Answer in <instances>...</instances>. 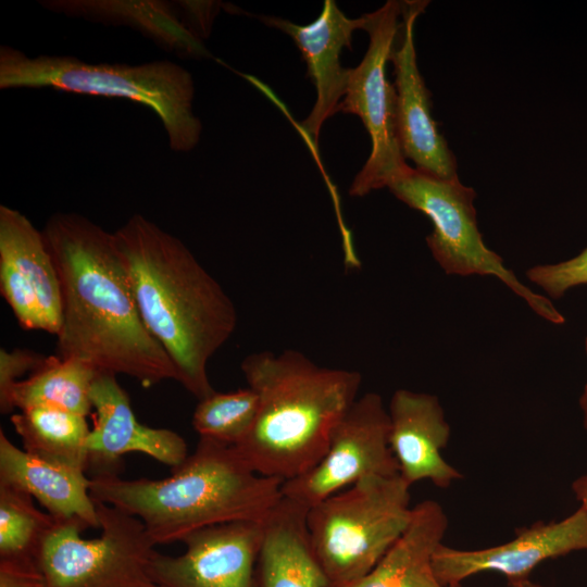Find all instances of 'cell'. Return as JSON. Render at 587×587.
Masks as SVG:
<instances>
[{
	"label": "cell",
	"instance_id": "1",
	"mask_svg": "<svg viewBox=\"0 0 587 587\" xmlns=\"http://www.w3.org/2000/svg\"><path fill=\"white\" fill-rule=\"evenodd\" d=\"M58 271L62 321L55 355L143 387L177 382L176 369L138 310L113 233L77 213H55L41 230Z\"/></svg>",
	"mask_w": 587,
	"mask_h": 587
},
{
	"label": "cell",
	"instance_id": "2",
	"mask_svg": "<svg viewBox=\"0 0 587 587\" xmlns=\"http://www.w3.org/2000/svg\"><path fill=\"white\" fill-rule=\"evenodd\" d=\"M113 235L140 315L177 382L198 400L212 395L208 363L236 329L233 300L180 239L141 214Z\"/></svg>",
	"mask_w": 587,
	"mask_h": 587
},
{
	"label": "cell",
	"instance_id": "3",
	"mask_svg": "<svg viewBox=\"0 0 587 587\" xmlns=\"http://www.w3.org/2000/svg\"><path fill=\"white\" fill-rule=\"evenodd\" d=\"M240 369L259 408L236 448L261 475L286 482L304 474L358 399L361 373L320 366L294 349L248 354Z\"/></svg>",
	"mask_w": 587,
	"mask_h": 587
},
{
	"label": "cell",
	"instance_id": "4",
	"mask_svg": "<svg viewBox=\"0 0 587 587\" xmlns=\"http://www.w3.org/2000/svg\"><path fill=\"white\" fill-rule=\"evenodd\" d=\"M284 482L255 472L235 446L199 438L170 476L91 477L95 501L139 519L153 542H182L191 533L230 522H263L283 498Z\"/></svg>",
	"mask_w": 587,
	"mask_h": 587
},
{
	"label": "cell",
	"instance_id": "5",
	"mask_svg": "<svg viewBox=\"0 0 587 587\" xmlns=\"http://www.w3.org/2000/svg\"><path fill=\"white\" fill-rule=\"evenodd\" d=\"M43 87L138 102L159 116L173 151L188 152L199 142L202 125L192 112L193 80L174 62L87 63L72 55L28 57L16 48H0L1 89Z\"/></svg>",
	"mask_w": 587,
	"mask_h": 587
},
{
	"label": "cell",
	"instance_id": "6",
	"mask_svg": "<svg viewBox=\"0 0 587 587\" xmlns=\"http://www.w3.org/2000/svg\"><path fill=\"white\" fill-rule=\"evenodd\" d=\"M410 485L400 476H369L310 507L314 554L333 586L366 575L408 527Z\"/></svg>",
	"mask_w": 587,
	"mask_h": 587
},
{
	"label": "cell",
	"instance_id": "7",
	"mask_svg": "<svg viewBox=\"0 0 587 587\" xmlns=\"http://www.w3.org/2000/svg\"><path fill=\"white\" fill-rule=\"evenodd\" d=\"M388 188L397 199L430 218L433 230L426 243L447 274L495 276L539 316L553 324L564 323L548 298L522 284L484 243L474 207L476 192L458 176L440 178L409 166Z\"/></svg>",
	"mask_w": 587,
	"mask_h": 587
},
{
	"label": "cell",
	"instance_id": "8",
	"mask_svg": "<svg viewBox=\"0 0 587 587\" xmlns=\"http://www.w3.org/2000/svg\"><path fill=\"white\" fill-rule=\"evenodd\" d=\"M100 535L85 539L77 521H57L36 564L43 587H158L151 575L155 544L142 522L97 502Z\"/></svg>",
	"mask_w": 587,
	"mask_h": 587
},
{
	"label": "cell",
	"instance_id": "9",
	"mask_svg": "<svg viewBox=\"0 0 587 587\" xmlns=\"http://www.w3.org/2000/svg\"><path fill=\"white\" fill-rule=\"evenodd\" d=\"M402 10L403 1L388 0L365 14L369 47L359 65L349 67L339 111L358 115L372 143L370 157L349 188L351 197L388 188L409 167L397 136L395 88L386 78V64L401 28Z\"/></svg>",
	"mask_w": 587,
	"mask_h": 587
},
{
	"label": "cell",
	"instance_id": "10",
	"mask_svg": "<svg viewBox=\"0 0 587 587\" xmlns=\"http://www.w3.org/2000/svg\"><path fill=\"white\" fill-rule=\"evenodd\" d=\"M389 427L380 395L358 397L336 426L324 457L304 474L284 482L283 497L309 509L365 477L399 474Z\"/></svg>",
	"mask_w": 587,
	"mask_h": 587
},
{
	"label": "cell",
	"instance_id": "11",
	"mask_svg": "<svg viewBox=\"0 0 587 587\" xmlns=\"http://www.w3.org/2000/svg\"><path fill=\"white\" fill-rule=\"evenodd\" d=\"M587 549V513L579 507L563 520L536 522L516 530L501 545L457 549L444 542L433 555V569L441 584L458 586L474 575L495 572L508 583L530 578L542 562Z\"/></svg>",
	"mask_w": 587,
	"mask_h": 587
},
{
	"label": "cell",
	"instance_id": "12",
	"mask_svg": "<svg viewBox=\"0 0 587 587\" xmlns=\"http://www.w3.org/2000/svg\"><path fill=\"white\" fill-rule=\"evenodd\" d=\"M263 522L238 521L196 530L178 555L158 551L151 575L158 587H257Z\"/></svg>",
	"mask_w": 587,
	"mask_h": 587
},
{
	"label": "cell",
	"instance_id": "13",
	"mask_svg": "<svg viewBox=\"0 0 587 587\" xmlns=\"http://www.w3.org/2000/svg\"><path fill=\"white\" fill-rule=\"evenodd\" d=\"M428 1H403L402 23L390 55L395 74L396 128L401 151L421 172L452 178L457 161L432 114L430 92L420 73L414 25Z\"/></svg>",
	"mask_w": 587,
	"mask_h": 587
},
{
	"label": "cell",
	"instance_id": "14",
	"mask_svg": "<svg viewBox=\"0 0 587 587\" xmlns=\"http://www.w3.org/2000/svg\"><path fill=\"white\" fill-rule=\"evenodd\" d=\"M93 425L87 438L88 469L93 476L117 474L123 455L138 452L170 466L189 455L185 439L167 428L141 424L129 397L111 373H98L90 390Z\"/></svg>",
	"mask_w": 587,
	"mask_h": 587
},
{
	"label": "cell",
	"instance_id": "15",
	"mask_svg": "<svg viewBox=\"0 0 587 587\" xmlns=\"http://www.w3.org/2000/svg\"><path fill=\"white\" fill-rule=\"evenodd\" d=\"M259 18L291 37L307 63L308 75L315 86L316 100L301 126L317 145L323 124L339 111L346 93L349 68L341 66V50L351 49L355 29L364 30L365 14L349 18L335 1L326 0L319 17L308 25H298L277 16Z\"/></svg>",
	"mask_w": 587,
	"mask_h": 587
},
{
	"label": "cell",
	"instance_id": "16",
	"mask_svg": "<svg viewBox=\"0 0 587 587\" xmlns=\"http://www.w3.org/2000/svg\"><path fill=\"white\" fill-rule=\"evenodd\" d=\"M389 446L400 476L412 486L429 480L448 488L463 475L442 457L450 425L434 395L397 389L389 403Z\"/></svg>",
	"mask_w": 587,
	"mask_h": 587
},
{
	"label": "cell",
	"instance_id": "17",
	"mask_svg": "<svg viewBox=\"0 0 587 587\" xmlns=\"http://www.w3.org/2000/svg\"><path fill=\"white\" fill-rule=\"evenodd\" d=\"M0 290L10 300L36 298L46 332L59 333L61 286L43 234L23 213L4 204L0 205Z\"/></svg>",
	"mask_w": 587,
	"mask_h": 587
},
{
	"label": "cell",
	"instance_id": "18",
	"mask_svg": "<svg viewBox=\"0 0 587 587\" xmlns=\"http://www.w3.org/2000/svg\"><path fill=\"white\" fill-rule=\"evenodd\" d=\"M0 485L24 491L57 521H77L99 528L96 501L86 472L35 457L0 429Z\"/></svg>",
	"mask_w": 587,
	"mask_h": 587
},
{
	"label": "cell",
	"instance_id": "19",
	"mask_svg": "<svg viewBox=\"0 0 587 587\" xmlns=\"http://www.w3.org/2000/svg\"><path fill=\"white\" fill-rule=\"evenodd\" d=\"M308 508L283 497L263 521L257 587H329L307 527Z\"/></svg>",
	"mask_w": 587,
	"mask_h": 587
},
{
	"label": "cell",
	"instance_id": "20",
	"mask_svg": "<svg viewBox=\"0 0 587 587\" xmlns=\"http://www.w3.org/2000/svg\"><path fill=\"white\" fill-rule=\"evenodd\" d=\"M447 528L444 508L435 500L421 501L413 507L403 534L366 575L329 587H462L445 586L433 569V555Z\"/></svg>",
	"mask_w": 587,
	"mask_h": 587
},
{
	"label": "cell",
	"instance_id": "21",
	"mask_svg": "<svg viewBox=\"0 0 587 587\" xmlns=\"http://www.w3.org/2000/svg\"><path fill=\"white\" fill-rule=\"evenodd\" d=\"M12 426L23 449L40 459L86 472V416L53 408L35 407L11 415Z\"/></svg>",
	"mask_w": 587,
	"mask_h": 587
},
{
	"label": "cell",
	"instance_id": "22",
	"mask_svg": "<svg viewBox=\"0 0 587 587\" xmlns=\"http://www.w3.org/2000/svg\"><path fill=\"white\" fill-rule=\"evenodd\" d=\"M97 374L95 369L80 361L46 357L27 378L13 386L8 413L13 409L45 407L87 416L92 409L90 390Z\"/></svg>",
	"mask_w": 587,
	"mask_h": 587
},
{
	"label": "cell",
	"instance_id": "23",
	"mask_svg": "<svg viewBox=\"0 0 587 587\" xmlns=\"http://www.w3.org/2000/svg\"><path fill=\"white\" fill-rule=\"evenodd\" d=\"M55 12L87 16L98 21L114 15L124 23L151 35L162 46L191 55H207L199 37L174 15L171 5L159 1H47L41 2Z\"/></svg>",
	"mask_w": 587,
	"mask_h": 587
},
{
	"label": "cell",
	"instance_id": "24",
	"mask_svg": "<svg viewBox=\"0 0 587 587\" xmlns=\"http://www.w3.org/2000/svg\"><path fill=\"white\" fill-rule=\"evenodd\" d=\"M57 520L24 491L0 485V560L35 561Z\"/></svg>",
	"mask_w": 587,
	"mask_h": 587
},
{
	"label": "cell",
	"instance_id": "25",
	"mask_svg": "<svg viewBox=\"0 0 587 587\" xmlns=\"http://www.w3.org/2000/svg\"><path fill=\"white\" fill-rule=\"evenodd\" d=\"M258 408V396L248 386L230 392L214 391L199 400L192 426L200 438L236 447L252 427Z\"/></svg>",
	"mask_w": 587,
	"mask_h": 587
},
{
	"label": "cell",
	"instance_id": "26",
	"mask_svg": "<svg viewBox=\"0 0 587 587\" xmlns=\"http://www.w3.org/2000/svg\"><path fill=\"white\" fill-rule=\"evenodd\" d=\"M526 276L550 297L560 298L571 288L587 285V248L569 260L533 266Z\"/></svg>",
	"mask_w": 587,
	"mask_h": 587
},
{
	"label": "cell",
	"instance_id": "27",
	"mask_svg": "<svg viewBox=\"0 0 587 587\" xmlns=\"http://www.w3.org/2000/svg\"><path fill=\"white\" fill-rule=\"evenodd\" d=\"M46 357L27 349H0V410L8 413L11 389L28 372H34Z\"/></svg>",
	"mask_w": 587,
	"mask_h": 587
},
{
	"label": "cell",
	"instance_id": "28",
	"mask_svg": "<svg viewBox=\"0 0 587 587\" xmlns=\"http://www.w3.org/2000/svg\"><path fill=\"white\" fill-rule=\"evenodd\" d=\"M0 587H43L35 561L0 560Z\"/></svg>",
	"mask_w": 587,
	"mask_h": 587
},
{
	"label": "cell",
	"instance_id": "29",
	"mask_svg": "<svg viewBox=\"0 0 587 587\" xmlns=\"http://www.w3.org/2000/svg\"><path fill=\"white\" fill-rule=\"evenodd\" d=\"M573 492L587 513V473L576 478L572 484Z\"/></svg>",
	"mask_w": 587,
	"mask_h": 587
},
{
	"label": "cell",
	"instance_id": "30",
	"mask_svg": "<svg viewBox=\"0 0 587 587\" xmlns=\"http://www.w3.org/2000/svg\"><path fill=\"white\" fill-rule=\"evenodd\" d=\"M585 350L587 354V338L585 340ZM579 405L584 415V426L587 430V384L585 385L584 391L580 396Z\"/></svg>",
	"mask_w": 587,
	"mask_h": 587
},
{
	"label": "cell",
	"instance_id": "31",
	"mask_svg": "<svg viewBox=\"0 0 587 587\" xmlns=\"http://www.w3.org/2000/svg\"><path fill=\"white\" fill-rule=\"evenodd\" d=\"M503 587H546V586L539 583H536L529 578V579H525V580H521L516 583H507V585Z\"/></svg>",
	"mask_w": 587,
	"mask_h": 587
}]
</instances>
